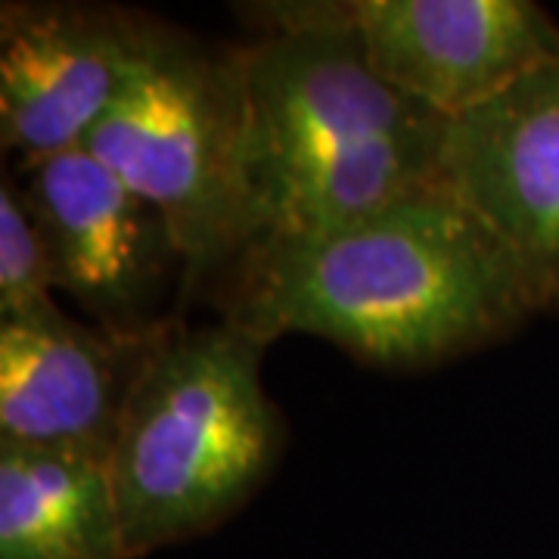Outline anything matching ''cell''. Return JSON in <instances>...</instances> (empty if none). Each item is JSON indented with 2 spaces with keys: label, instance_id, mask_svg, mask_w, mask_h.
<instances>
[{
  "label": "cell",
  "instance_id": "obj_5",
  "mask_svg": "<svg viewBox=\"0 0 559 559\" xmlns=\"http://www.w3.org/2000/svg\"><path fill=\"white\" fill-rule=\"evenodd\" d=\"M16 171L53 289L121 340H146L178 323L168 308L175 296H190V267L162 209L84 146Z\"/></svg>",
  "mask_w": 559,
  "mask_h": 559
},
{
  "label": "cell",
  "instance_id": "obj_9",
  "mask_svg": "<svg viewBox=\"0 0 559 559\" xmlns=\"http://www.w3.org/2000/svg\"><path fill=\"white\" fill-rule=\"evenodd\" d=\"M156 336L121 340L57 305L0 320V441L109 457Z\"/></svg>",
  "mask_w": 559,
  "mask_h": 559
},
{
  "label": "cell",
  "instance_id": "obj_11",
  "mask_svg": "<svg viewBox=\"0 0 559 559\" xmlns=\"http://www.w3.org/2000/svg\"><path fill=\"white\" fill-rule=\"evenodd\" d=\"M53 280L35 218L20 180L3 171L0 180V320L25 318L50 299Z\"/></svg>",
  "mask_w": 559,
  "mask_h": 559
},
{
  "label": "cell",
  "instance_id": "obj_1",
  "mask_svg": "<svg viewBox=\"0 0 559 559\" xmlns=\"http://www.w3.org/2000/svg\"><path fill=\"white\" fill-rule=\"evenodd\" d=\"M242 44L246 240L237 267L432 187L448 119L380 81L330 0L261 3Z\"/></svg>",
  "mask_w": 559,
  "mask_h": 559
},
{
  "label": "cell",
  "instance_id": "obj_8",
  "mask_svg": "<svg viewBox=\"0 0 559 559\" xmlns=\"http://www.w3.org/2000/svg\"><path fill=\"white\" fill-rule=\"evenodd\" d=\"M370 72L457 119L559 60V25L532 0H330Z\"/></svg>",
  "mask_w": 559,
  "mask_h": 559
},
{
  "label": "cell",
  "instance_id": "obj_6",
  "mask_svg": "<svg viewBox=\"0 0 559 559\" xmlns=\"http://www.w3.org/2000/svg\"><path fill=\"white\" fill-rule=\"evenodd\" d=\"M165 25L72 0L0 7V143L16 165L87 143Z\"/></svg>",
  "mask_w": 559,
  "mask_h": 559
},
{
  "label": "cell",
  "instance_id": "obj_10",
  "mask_svg": "<svg viewBox=\"0 0 559 559\" xmlns=\"http://www.w3.org/2000/svg\"><path fill=\"white\" fill-rule=\"evenodd\" d=\"M0 559H128L109 457L0 441Z\"/></svg>",
  "mask_w": 559,
  "mask_h": 559
},
{
  "label": "cell",
  "instance_id": "obj_2",
  "mask_svg": "<svg viewBox=\"0 0 559 559\" xmlns=\"http://www.w3.org/2000/svg\"><path fill=\"white\" fill-rule=\"evenodd\" d=\"M237 283L224 320L264 345L305 333L385 370L469 355L535 314L495 237L439 187L249 261Z\"/></svg>",
  "mask_w": 559,
  "mask_h": 559
},
{
  "label": "cell",
  "instance_id": "obj_3",
  "mask_svg": "<svg viewBox=\"0 0 559 559\" xmlns=\"http://www.w3.org/2000/svg\"><path fill=\"white\" fill-rule=\"evenodd\" d=\"M261 355L264 342L230 320H178L150 345L109 451L128 559L218 528L271 476L283 417Z\"/></svg>",
  "mask_w": 559,
  "mask_h": 559
},
{
  "label": "cell",
  "instance_id": "obj_4",
  "mask_svg": "<svg viewBox=\"0 0 559 559\" xmlns=\"http://www.w3.org/2000/svg\"><path fill=\"white\" fill-rule=\"evenodd\" d=\"M242 44H205L165 25L87 153L165 212L190 267V293L246 240Z\"/></svg>",
  "mask_w": 559,
  "mask_h": 559
},
{
  "label": "cell",
  "instance_id": "obj_7",
  "mask_svg": "<svg viewBox=\"0 0 559 559\" xmlns=\"http://www.w3.org/2000/svg\"><path fill=\"white\" fill-rule=\"evenodd\" d=\"M432 187L495 237L532 311L559 314V60L448 121Z\"/></svg>",
  "mask_w": 559,
  "mask_h": 559
}]
</instances>
